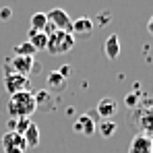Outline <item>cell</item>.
I'll use <instances>...</instances> for the list:
<instances>
[{"mask_svg":"<svg viewBox=\"0 0 153 153\" xmlns=\"http://www.w3.org/2000/svg\"><path fill=\"white\" fill-rule=\"evenodd\" d=\"M8 66H10L15 73L27 76L29 73H33L35 60H33V56H13V58H10V62H8Z\"/></svg>","mask_w":153,"mask_h":153,"instance_id":"cell-7","label":"cell"},{"mask_svg":"<svg viewBox=\"0 0 153 153\" xmlns=\"http://www.w3.org/2000/svg\"><path fill=\"white\" fill-rule=\"evenodd\" d=\"M46 85H48V89H50V91H62V89H64V85H66V79L60 75L58 71H52L50 75L46 76Z\"/></svg>","mask_w":153,"mask_h":153,"instance_id":"cell-12","label":"cell"},{"mask_svg":"<svg viewBox=\"0 0 153 153\" xmlns=\"http://www.w3.org/2000/svg\"><path fill=\"white\" fill-rule=\"evenodd\" d=\"M48 17V23H50L56 31H68L71 33V27H73V19L68 17V13L64 8H52L50 13H46Z\"/></svg>","mask_w":153,"mask_h":153,"instance_id":"cell-4","label":"cell"},{"mask_svg":"<svg viewBox=\"0 0 153 153\" xmlns=\"http://www.w3.org/2000/svg\"><path fill=\"white\" fill-rule=\"evenodd\" d=\"M100 134H102L103 139H110V137H114V132L118 130V124L114 122V120H102L100 124H97V128H95Z\"/></svg>","mask_w":153,"mask_h":153,"instance_id":"cell-15","label":"cell"},{"mask_svg":"<svg viewBox=\"0 0 153 153\" xmlns=\"http://www.w3.org/2000/svg\"><path fill=\"white\" fill-rule=\"evenodd\" d=\"M2 147H4V153H25L27 149L25 139L15 130H6V134L2 137Z\"/></svg>","mask_w":153,"mask_h":153,"instance_id":"cell-5","label":"cell"},{"mask_svg":"<svg viewBox=\"0 0 153 153\" xmlns=\"http://www.w3.org/2000/svg\"><path fill=\"white\" fill-rule=\"evenodd\" d=\"M103 54L110 60H116L120 56V37H118V33H112V35L105 37V42H103Z\"/></svg>","mask_w":153,"mask_h":153,"instance_id":"cell-11","label":"cell"},{"mask_svg":"<svg viewBox=\"0 0 153 153\" xmlns=\"http://www.w3.org/2000/svg\"><path fill=\"white\" fill-rule=\"evenodd\" d=\"M126 105L134 108V105H137V95H128V97H126Z\"/></svg>","mask_w":153,"mask_h":153,"instance_id":"cell-20","label":"cell"},{"mask_svg":"<svg viewBox=\"0 0 153 153\" xmlns=\"http://www.w3.org/2000/svg\"><path fill=\"white\" fill-rule=\"evenodd\" d=\"M13 17V10L8 8V6H4V8H0V21H8Z\"/></svg>","mask_w":153,"mask_h":153,"instance_id":"cell-18","label":"cell"},{"mask_svg":"<svg viewBox=\"0 0 153 153\" xmlns=\"http://www.w3.org/2000/svg\"><path fill=\"white\" fill-rule=\"evenodd\" d=\"M93 19H89V17H79L73 21V27H71V33L76 35V37H83V39H87L91 33H93Z\"/></svg>","mask_w":153,"mask_h":153,"instance_id":"cell-9","label":"cell"},{"mask_svg":"<svg viewBox=\"0 0 153 153\" xmlns=\"http://www.w3.org/2000/svg\"><path fill=\"white\" fill-rule=\"evenodd\" d=\"M37 110V103L31 91H21L10 95L8 100V116L10 118H29Z\"/></svg>","mask_w":153,"mask_h":153,"instance_id":"cell-1","label":"cell"},{"mask_svg":"<svg viewBox=\"0 0 153 153\" xmlns=\"http://www.w3.org/2000/svg\"><path fill=\"white\" fill-rule=\"evenodd\" d=\"M46 25H48L46 13H33L31 15V31H44Z\"/></svg>","mask_w":153,"mask_h":153,"instance_id":"cell-16","label":"cell"},{"mask_svg":"<svg viewBox=\"0 0 153 153\" xmlns=\"http://www.w3.org/2000/svg\"><path fill=\"white\" fill-rule=\"evenodd\" d=\"M75 48V35L68 31H54L48 35V46L46 50L50 52L52 56H62L66 52H71Z\"/></svg>","mask_w":153,"mask_h":153,"instance_id":"cell-2","label":"cell"},{"mask_svg":"<svg viewBox=\"0 0 153 153\" xmlns=\"http://www.w3.org/2000/svg\"><path fill=\"white\" fill-rule=\"evenodd\" d=\"M95 128H97V124H95V120L89 114H81L75 122H73V130L79 132V134H83V137H93L95 134Z\"/></svg>","mask_w":153,"mask_h":153,"instance_id":"cell-6","label":"cell"},{"mask_svg":"<svg viewBox=\"0 0 153 153\" xmlns=\"http://www.w3.org/2000/svg\"><path fill=\"white\" fill-rule=\"evenodd\" d=\"M95 112L103 120H112L116 116V112H118V102L114 97H102L97 102V105H95Z\"/></svg>","mask_w":153,"mask_h":153,"instance_id":"cell-8","label":"cell"},{"mask_svg":"<svg viewBox=\"0 0 153 153\" xmlns=\"http://www.w3.org/2000/svg\"><path fill=\"white\" fill-rule=\"evenodd\" d=\"M23 139H25V145H27V147H37V145H39V128H37L35 122H31V124L25 128Z\"/></svg>","mask_w":153,"mask_h":153,"instance_id":"cell-13","label":"cell"},{"mask_svg":"<svg viewBox=\"0 0 153 153\" xmlns=\"http://www.w3.org/2000/svg\"><path fill=\"white\" fill-rule=\"evenodd\" d=\"M147 31H149V35L153 37V17L149 19V21H147Z\"/></svg>","mask_w":153,"mask_h":153,"instance_id":"cell-21","label":"cell"},{"mask_svg":"<svg viewBox=\"0 0 153 153\" xmlns=\"http://www.w3.org/2000/svg\"><path fill=\"white\" fill-rule=\"evenodd\" d=\"M58 73L64 76V79H68V76H71V66H68V64H64V66H60V68H58Z\"/></svg>","mask_w":153,"mask_h":153,"instance_id":"cell-19","label":"cell"},{"mask_svg":"<svg viewBox=\"0 0 153 153\" xmlns=\"http://www.w3.org/2000/svg\"><path fill=\"white\" fill-rule=\"evenodd\" d=\"M128 153H153V141L147 134H134L130 145H128Z\"/></svg>","mask_w":153,"mask_h":153,"instance_id":"cell-10","label":"cell"},{"mask_svg":"<svg viewBox=\"0 0 153 153\" xmlns=\"http://www.w3.org/2000/svg\"><path fill=\"white\" fill-rule=\"evenodd\" d=\"M27 87H29V79L25 75H19V73H15L8 64H6V75H4V89L10 93V95H15V93H21V91H27Z\"/></svg>","mask_w":153,"mask_h":153,"instance_id":"cell-3","label":"cell"},{"mask_svg":"<svg viewBox=\"0 0 153 153\" xmlns=\"http://www.w3.org/2000/svg\"><path fill=\"white\" fill-rule=\"evenodd\" d=\"M15 56H35V50L29 42H23V44H17L15 46Z\"/></svg>","mask_w":153,"mask_h":153,"instance_id":"cell-17","label":"cell"},{"mask_svg":"<svg viewBox=\"0 0 153 153\" xmlns=\"http://www.w3.org/2000/svg\"><path fill=\"white\" fill-rule=\"evenodd\" d=\"M29 44L33 46L35 52L46 50V46H48V35H46L44 31H29Z\"/></svg>","mask_w":153,"mask_h":153,"instance_id":"cell-14","label":"cell"}]
</instances>
